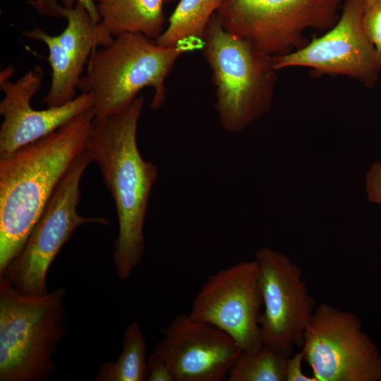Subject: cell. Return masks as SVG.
Segmentation results:
<instances>
[{"label": "cell", "mask_w": 381, "mask_h": 381, "mask_svg": "<svg viewBox=\"0 0 381 381\" xmlns=\"http://www.w3.org/2000/svg\"><path fill=\"white\" fill-rule=\"evenodd\" d=\"M92 108L54 132L0 156V275L20 253L56 188L86 150Z\"/></svg>", "instance_id": "6da1fadb"}, {"label": "cell", "mask_w": 381, "mask_h": 381, "mask_svg": "<svg viewBox=\"0 0 381 381\" xmlns=\"http://www.w3.org/2000/svg\"><path fill=\"white\" fill-rule=\"evenodd\" d=\"M144 102L138 96L126 109L94 120L86 147L114 201L119 233L113 262L121 280L128 278L144 255L147 210L158 178L157 167L143 159L137 145Z\"/></svg>", "instance_id": "7a4b0ae2"}, {"label": "cell", "mask_w": 381, "mask_h": 381, "mask_svg": "<svg viewBox=\"0 0 381 381\" xmlns=\"http://www.w3.org/2000/svg\"><path fill=\"white\" fill-rule=\"evenodd\" d=\"M198 48L190 43L162 47L139 32L119 35L93 50L78 90L92 94L95 121L126 109L145 87L153 90L150 106L158 109L166 101L165 81L176 61Z\"/></svg>", "instance_id": "3957f363"}, {"label": "cell", "mask_w": 381, "mask_h": 381, "mask_svg": "<svg viewBox=\"0 0 381 381\" xmlns=\"http://www.w3.org/2000/svg\"><path fill=\"white\" fill-rule=\"evenodd\" d=\"M215 92L214 108L222 128L239 133L267 113L277 84L273 56L228 32L217 13L201 43Z\"/></svg>", "instance_id": "277c9868"}, {"label": "cell", "mask_w": 381, "mask_h": 381, "mask_svg": "<svg viewBox=\"0 0 381 381\" xmlns=\"http://www.w3.org/2000/svg\"><path fill=\"white\" fill-rule=\"evenodd\" d=\"M66 294L59 287L40 296H25L0 278L1 381L53 378L52 356L67 332Z\"/></svg>", "instance_id": "5b68a950"}, {"label": "cell", "mask_w": 381, "mask_h": 381, "mask_svg": "<svg viewBox=\"0 0 381 381\" xmlns=\"http://www.w3.org/2000/svg\"><path fill=\"white\" fill-rule=\"evenodd\" d=\"M91 162L85 150L74 162L52 195L23 249L0 275L18 293L31 296L47 294L49 268L74 231L84 224L109 225L104 217H86L77 212L80 181Z\"/></svg>", "instance_id": "8992f818"}, {"label": "cell", "mask_w": 381, "mask_h": 381, "mask_svg": "<svg viewBox=\"0 0 381 381\" xmlns=\"http://www.w3.org/2000/svg\"><path fill=\"white\" fill-rule=\"evenodd\" d=\"M345 0H224L216 13L228 32L267 54L283 55L306 45L309 29L326 32Z\"/></svg>", "instance_id": "52a82bcc"}, {"label": "cell", "mask_w": 381, "mask_h": 381, "mask_svg": "<svg viewBox=\"0 0 381 381\" xmlns=\"http://www.w3.org/2000/svg\"><path fill=\"white\" fill-rule=\"evenodd\" d=\"M301 349L318 381H381V353L351 312L320 304Z\"/></svg>", "instance_id": "ba28073f"}, {"label": "cell", "mask_w": 381, "mask_h": 381, "mask_svg": "<svg viewBox=\"0 0 381 381\" xmlns=\"http://www.w3.org/2000/svg\"><path fill=\"white\" fill-rule=\"evenodd\" d=\"M263 311L259 324L262 344L284 357L301 349L315 302L309 294L302 270L289 257L270 248L255 253Z\"/></svg>", "instance_id": "9c48e42d"}, {"label": "cell", "mask_w": 381, "mask_h": 381, "mask_svg": "<svg viewBox=\"0 0 381 381\" xmlns=\"http://www.w3.org/2000/svg\"><path fill=\"white\" fill-rule=\"evenodd\" d=\"M262 306L258 266L253 260L209 276L188 315L229 334L243 351L256 352L263 346L259 324Z\"/></svg>", "instance_id": "30bf717a"}, {"label": "cell", "mask_w": 381, "mask_h": 381, "mask_svg": "<svg viewBox=\"0 0 381 381\" xmlns=\"http://www.w3.org/2000/svg\"><path fill=\"white\" fill-rule=\"evenodd\" d=\"M363 7L362 0H345L332 28L298 49L274 56V68L277 71L289 67H308L316 75H347L373 87L381 66L375 49L363 29Z\"/></svg>", "instance_id": "8fae6325"}, {"label": "cell", "mask_w": 381, "mask_h": 381, "mask_svg": "<svg viewBox=\"0 0 381 381\" xmlns=\"http://www.w3.org/2000/svg\"><path fill=\"white\" fill-rule=\"evenodd\" d=\"M43 14L66 18V28L58 35L47 34L37 26L22 31V34L26 38L43 42L48 47L52 81L42 102L48 107H55L75 98L83 67L92 52L107 44L114 37L100 23H96L79 3L66 8L59 5L56 0H48Z\"/></svg>", "instance_id": "7c38bea8"}, {"label": "cell", "mask_w": 381, "mask_h": 381, "mask_svg": "<svg viewBox=\"0 0 381 381\" xmlns=\"http://www.w3.org/2000/svg\"><path fill=\"white\" fill-rule=\"evenodd\" d=\"M161 330L154 351L174 381H221L243 351L229 334L189 315H177Z\"/></svg>", "instance_id": "4fadbf2b"}, {"label": "cell", "mask_w": 381, "mask_h": 381, "mask_svg": "<svg viewBox=\"0 0 381 381\" xmlns=\"http://www.w3.org/2000/svg\"><path fill=\"white\" fill-rule=\"evenodd\" d=\"M43 70L35 66L14 83L0 80L4 97L0 128V156L11 153L54 132L94 106L92 93L81 92L59 107L35 110L30 102L42 83Z\"/></svg>", "instance_id": "5bb4252c"}, {"label": "cell", "mask_w": 381, "mask_h": 381, "mask_svg": "<svg viewBox=\"0 0 381 381\" xmlns=\"http://www.w3.org/2000/svg\"><path fill=\"white\" fill-rule=\"evenodd\" d=\"M164 0H97L100 25L112 36L139 32L156 40L164 30Z\"/></svg>", "instance_id": "9a60e30c"}, {"label": "cell", "mask_w": 381, "mask_h": 381, "mask_svg": "<svg viewBox=\"0 0 381 381\" xmlns=\"http://www.w3.org/2000/svg\"><path fill=\"white\" fill-rule=\"evenodd\" d=\"M168 25L155 40L171 47L190 43L201 47L207 26L224 0H179Z\"/></svg>", "instance_id": "2e32d148"}, {"label": "cell", "mask_w": 381, "mask_h": 381, "mask_svg": "<svg viewBox=\"0 0 381 381\" xmlns=\"http://www.w3.org/2000/svg\"><path fill=\"white\" fill-rule=\"evenodd\" d=\"M122 351L116 361L102 363L95 377L97 381H145L148 377L147 342L136 321L126 328Z\"/></svg>", "instance_id": "e0dca14e"}, {"label": "cell", "mask_w": 381, "mask_h": 381, "mask_svg": "<svg viewBox=\"0 0 381 381\" xmlns=\"http://www.w3.org/2000/svg\"><path fill=\"white\" fill-rule=\"evenodd\" d=\"M288 358L264 345L256 352L242 351L229 372V380L286 381Z\"/></svg>", "instance_id": "ac0fdd59"}, {"label": "cell", "mask_w": 381, "mask_h": 381, "mask_svg": "<svg viewBox=\"0 0 381 381\" xmlns=\"http://www.w3.org/2000/svg\"><path fill=\"white\" fill-rule=\"evenodd\" d=\"M364 32L373 44L381 66V0H365L362 13Z\"/></svg>", "instance_id": "d6986e66"}, {"label": "cell", "mask_w": 381, "mask_h": 381, "mask_svg": "<svg viewBox=\"0 0 381 381\" xmlns=\"http://www.w3.org/2000/svg\"><path fill=\"white\" fill-rule=\"evenodd\" d=\"M365 180L368 200L381 207V162L372 165L366 173Z\"/></svg>", "instance_id": "ffe728a7"}, {"label": "cell", "mask_w": 381, "mask_h": 381, "mask_svg": "<svg viewBox=\"0 0 381 381\" xmlns=\"http://www.w3.org/2000/svg\"><path fill=\"white\" fill-rule=\"evenodd\" d=\"M147 381H174L164 360L155 351L147 356Z\"/></svg>", "instance_id": "44dd1931"}, {"label": "cell", "mask_w": 381, "mask_h": 381, "mask_svg": "<svg viewBox=\"0 0 381 381\" xmlns=\"http://www.w3.org/2000/svg\"><path fill=\"white\" fill-rule=\"evenodd\" d=\"M303 361L304 354L301 349L288 358L286 381H318L315 376H308L303 373L302 363Z\"/></svg>", "instance_id": "7402d4cb"}, {"label": "cell", "mask_w": 381, "mask_h": 381, "mask_svg": "<svg viewBox=\"0 0 381 381\" xmlns=\"http://www.w3.org/2000/svg\"><path fill=\"white\" fill-rule=\"evenodd\" d=\"M47 0H28V3L34 7L37 11L43 6ZM64 6L73 8L77 3L83 5L90 13L96 23H99L100 18L97 9L96 4L93 0H61Z\"/></svg>", "instance_id": "603a6c76"}, {"label": "cell", "mask_w": 381, "mask_h": 381, "mask_svg": "<svg viewBox=\"0 0 381 381\" xmlns=\"http://www.w3.org/2000/svg\"><path fill=\"white\" fill-rule=\"evenodd\" d=\"M164 3L169 4V3L174 2L178 0H164Z\"/></svg>", "instance_id": "cb8c5ba5"}, {"label": "cell", "mask_w": 381, "mask_h": 381, "mask_svg": "<svg viewBox=\"0 0 381 381\" xmlns=\"http://www.w3.org/2000/svg\"><path fill=\"white\" fill-rule=\"evenodd\" d=\"M362 1H365V0H362Z\"/></svg>", "instance_id": "d4e9b609"}]
</instances>
